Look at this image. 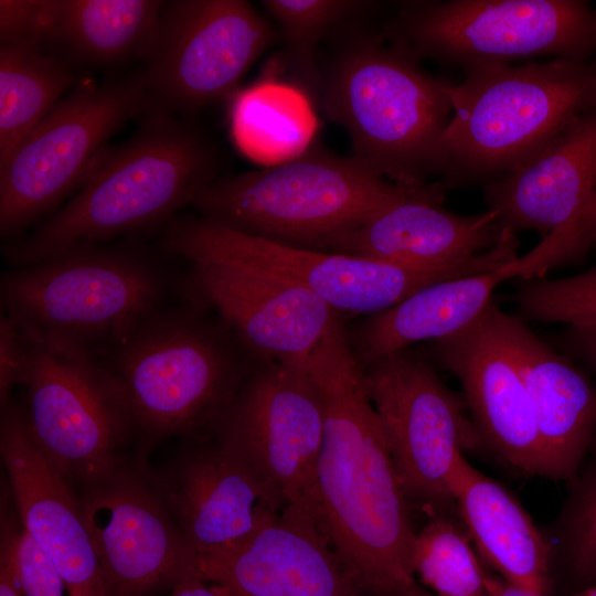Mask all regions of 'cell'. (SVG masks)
<instances>
[{
    "instance_id": "cell-20",
    "label": "cell",
    "mask_w": 596,
    "mask_h": 596,
    "mask_svg": "<svg viewBox=\"0 0 596 596\" xmlns=\"http://www.w3.org/2000/svg\"><path fill=\"white\" fill-rule=\"evenodd\" d=\"M443 193L441 184H429L336 238L328 249L418 270L458 268L489 259L509 230L490 210L476 215L447 211L441 205Z\"/></svg>"
},
{
    "instance_id": "cell-40",
    "label": "cell",
    "mask_w": 596,
    "mask_h": 596,
    "mask_svg": "<svg viewBox=\"0 0 596 596\" xmlns=\"http://www.w3.org/2000/svg\"><path fill=\"white\" fill-rule=\"evenodd\" d=\"M486 588L487 596H541L488 574L486 577Z\"/></svg>"
},
{
    "instance_id": "cell-10",
    "label": "cell",
    "mask_w": 596,
    "mask_h": 596,
    "mask_svg": "<svg viewBox=\"0 0 596 596\" xmlns=\"http://www.w3.org/2000/svg\"><path fill=\"white\" fill-rule=\"evenodd\" d=\"M142 77L81 84L62 98L0 166V232L13 237L77 184L106 141L142 110Z\"/></svg>"
},
{
    "instance_id": "cell-17",
    "label": "cell",
    "mask_w": 596,
    "mask_h": 596,
    "mask_svg": "<svg viewBox=\"0 0 596 596\" xmlns=\"http://www.w3.org/2000/svg\"><path fill=\"white\" fill-rule=\"evenodd\" d=\"M200 576L228 596H359L316 521L269 510L234 546L198 558Z\"/></svg>"
},
{
    "instance_id": "cell-44",
    "label": "cell",
    "mask_w": 596,
    "mask_h": 596,
    "mask_svg": "<svg viewBox=\"0 0 596 596\" xmlns=\"http://www.w3.org/2000/svg\"><path fill=\"white\" fill-rule=\"evenodd\" d=\"M593 247H596V240H595V243H594V246Z\"/></svg>"
},
{
    "instance_id": "cell-42",
    "label": "cell",
    "mask_w": 596,
    "mask_h": 596,
    "mask_svg": "<svg viewBox=\"0 0 596 596\" xmlns=\"http://www.w3.org/2000/svg\"><path fill=\"white\" fill-rule=\"evenodd\" d=\"M404 596H435V595H433L432 593L425 592L415 585Z\"/></svg>"
},
{
    "instance_id": "cell-16",
    "label": "cell",
    "mask_w": 596,
    "mask_h": 596,
    "mask_svg": "<svg viewBox=\"0 0 596 596\" xmlns=\"http://www.w3.org/2000/svg\"><path fill=\"white\" fill-rule=\"evenodd\" d=\"M191 264L199 302L219 315L255 361L305 363L339 312L264 270L224 262Z\"/></svg>"
},
{
    "instance_id": "cell-34",
    "label": "cell",
    "mask_w": 596,
    "mask_h": 596,
    "mask_svg": "<svg viewBox=\"0 0 596 596\" xmlns=\"http://www.w3.org/2000/svg\"><path fill=\"white\" fill-rule=\"evenodd\" d=\"M52 0H1V46L42 51L50 41Z\"/></svg>"
},
{
    "instance_id": "cell-35",
    "label": "cell",
    "mask_w": 596,
    "mask_h": 596,
    "mask_svg": "<svg viewBox=\"0 0 596 596\" xmlns=\"http://www.w3.org/2000/svg\"><path fill=\"white\" fill-rule=\"evenodd\" d=\"M18 555L26 596H63L65 585L60 573L23 528Z\"/></svg>"
},
{
    "instance_id": "cell-3",
    "label": "cell",
    "mask_w": 596,
    "mask_h": 596,
    "mask_svg": "<svg viewBox=\"0 0 596 596\" xmlns=\"http://www.w3.org/2000/svg\"><path fill=\"white\" fill-rule=\"evenodd\" d=\"M216 155L198 132L160 116L104 149L78 192L31 235L3 249L13 267L163 222L216 179Z\"/></svg>"
},
{
    "instance_id": "cell-38",
    "label": "cell",
    "mask_w": 596,
    "mask_h": 596,
    "mask_svg": "<svg viewBox=\"0 0 596 596\" xmlns=\"http://www.w3.org/2000/svg\"><path fill=\"white\" fill-rule=\"evenodd\" d=\"M561 342L573 356L596 373V327H568Z\"/></svg>"
},
{
    "instance_id": "cell-14",
    "label": "cell",
    "mask_w": 596,
    "mask_h": 596,
    "mask_svg": "<svg viewBox=\"0 0 596 596\" xmlns=\"http://www.w3.org/2000/svg\"><path fill=\"white\" fill-rule=\"evenodd\" d=\"M278 36L245 0L166 2L141 77L167 105L195 110L232 93Z\"/></svg>"
},
{
    "instance_id": "cell-4",
    "label": "cell",
    "mask_w": 596,
    "mask_h": 596,
    "mask_svg": "<svg viewBox=\"0 0 596 596\" xmlns=\"http://www.w3.org/2000/svg\"><path fill=\"white\" fill-rule=\"evenodd\" d=\"M196 307H162L104 350L135 432H213L254 365L230 328Z\"/></svg>"
},
{
    "instance_id": "cell-24",
    "label": "cell",
    "mask_w": 596,
    "mask_h": 596,
    "mask_svg": "<svg viewBox=\"0 0 596 596\" xmlns=\"http://www.w3.org/2000/svg\"><path fill=\"white\" fill-rule=\"evenodd\" d=\"M448 491L481 557L503 581L545 596L551 549L518 500L465 454L454 460Z\"/></svg>"
},
{
    "instance_id": "cell-22",
    "label": "cell",
    "mask_w": 596,
    "mask_h": 596,
    "mask_svg": "<svg viewBox=\"0 0 596 596\" xmlns=\"http://www.w3.org/2000/svg\"><path fill=\"white\" fill-rule=\"evenodd\" d=\"M500 337L523 379L541 441L545 476L573 479L596 436V387L571 360L521 320L493 309Z\"/></svg>"
},
{
    "instance_id": "cell-12",
    "label": "cell",
    "mask_w": 596,
    "mask_h": 596,
    "mask_svg": "<svg viewBox=\"0 0 596 596\" xmlns=\"http://www.w3.org/2000/svg\"><path fill=\"white\" fill-rule=\"evenodd\" d=\"M323 427L321 394L306 362L269 360L254 362L213 432L285 507L316 521Z\"/></svg>"
},
{
    "instance_id": "cell-41",
    "label": "cell",
    "mask_w": 596,
    "mask_h": 596,
    "mask_svg": "<svg viewBox=\"0 0 596 596\" xmlns=\"http://www.w3.org/2000/svg\"><path fill=\"white\" fill-rule=\"evenodd\" d=\"M575 596H596V582L584 587L578 594Z\"/></svg>"
},
{
    "instance_id": "cell-6",
    "label": "cell",
    "mask_w": 596,
    "mask_h": 596,
    "mask_svg": "<svg viewBox=\"0 0 596 596\" xmlns=\"http://www.w3.org/2000/svg\"><path fill=\"white\" fill-rule=\"evenodd\" d=\"M428 185L401 187L351 156L308 147L279 164L216 178L192 205L203 219L227 228L287 246L323 251L336 238Z\"/></svg>"
},
{
    "instance_id": "cell-32",
    "label": "cell",
    "mask_w": 596,
    "mask_h": 596,
    "mask_svg": "<svg viewBox=\"0 0 596 596\" xmlns=\"http://www.w3.org/2000/svg\"><path fill=\"white\" fill-rule=\"evenodd\" d=\"M562 556L574 579L596 582V453L574 483L560 521Z\"/></svg>"
},
{
    "instance_id": "cell-15",
    "label": "cell",
    "mask_w": 596,
    "mask_h": 596,
    "mask_svg": "<svg viewBox=\"0 0 596 596\" xmlns=\"http://www.w3.org/2000/svg\"><path fill=\"white\" fill-rule=\"evenodd\" d=\"M78 497L107 596H155L199 574L196 554L145 476L125 467Z\"/></svg>"
},
{
    "instance_id": "cell-18",
    "label": "cell",
    "mask_w": 596,
    "mask_h": 596,
    "mask_svg": "<svg viewBox=\"0 0 596 596\" xmlns=\"http://www.w3.org/2000/svg\"><path fill=\"white\" fill-rule=\"evenodd\" d=\"M492 301L464 329L432 341L437 362L460 382L482 440L510 466L545 476L539 432L518 365L497 329Z\"/></svg>"
},
{
    "instance_id": "cell-1",
    "label": "cell",
    "mask_w": 596,
    "mask_h": 596,
    "mask_svg": "<svg viewBox=\"0 0 596 596\" xmlns=\"http://www.w3.org/2000/svg\"><path fill=\"white\" fill-rule=\"evenodd\" d=\"M306 368L324 409L317 524L359 595L404 596L416 585L409 501L340 313Z\"/></svg>"
},
{
    "instance_id": "cell-27",
    "label": "cell",
    "mask_w": 596,
    "mask_h": 596,
    "mask_svg": "<svg viewBox=\"0 0 596 596\" xmlns=\"http://www.w3.org/2000/svg\"><path fill=\"white\" fill-rule=\"evenodd\" d=\"M231 123L241 151L268 167L304 152L316 129L306 95L287 84L269 81L257 83L234 98Z\"/></svg>"
},
{
    "instance_id": "cell-11",
    "label": "cell",
    "mask_w": 596,
    "mask_h": 596,
    "mask_svg": "<svg viewBox=\"0 0 596 596\" xmlns=\"http://www.w3.org/2000/svg\"><path fill=\"white\" fill-rule=\"evenodd\" d=\"M166 247L190 263L224 262L264 270L311 291L337 311L376 313L438 281L489 272L492 260L411 269L377 259L283 245L203 217L171 224Z\"/></svg>"
},
{
    "instance_id": "cell-8",
    "label": "cell",
    "mask_w": 596,
    "mask_h": 596,
    "mask_svg": "<svg viewBox=\"0 0 596 596\" xmlns=\"http://www.w3.org/2000/svg\"><path fill=\"white\" fill-rule=\"evenodd\" d=\"M419 60L461 66L596 54V9L584 0L408 1L386 24Z\"/></svg>"
},
{
    "instance_id": "cell-26",
    "label": "cell",
    "mask_w": 596,
    "mask_h": 596,
    "mask_svg": "<svg viewBox=\"0 0 596 596\" xmlns=\"http://www.w3.org/2000/svg\"><path fill=\"white\" fill-rule=\"evenodd\" d=\"M164 4L158 0H52L50 43L94 64L143 57Z\"/></svg>"
},
{
    "instance_id": "cell-13",
    "label": "cell",
    "mask_w": 596,
    "mask_h": 596,
    "mask_svg": "<svg viewBox=\"0 0 596 596\" xmlns=\"http://www.w3.org/2000/svg\"><path fill=\"white\" fill-rule=\"evenodd\" d=\"M362 369L408 501L439 513L454 503L448 478L456 456L482 440L476 425L429 362L411 348Z\"/></svg>"
},
{
    "instance_id": "cell-7",
    "label": "cell",
    "mask_w": 596,
    "mask_h": 596,
    "mask_svg": "<svg viewBox=\"0 0 596 596\" xmlns=\"http://www.w3.org/2000/svg\"><path fill=\"white\" fill-rule=\"evenodd\" d=\"M167 291L168 278L152 260L97 245L15 267L0 285L4 315L28 338L95 354L164 307Z\"/></svg>"
},
{
    "instance_id": "cell-43",
    "label": "cell",
    "mask_w": 596,
    "mask_h": 596,
    "mask_svg": "<svg viewBox=\"0 0 596 596\" xmlns=\"http://www.w3.org/2000/svg\"><path fill=\"white\" fill-rule=\"evenodd\" d=\"M590 63H592V65H593L595 72H596V54H595V56L590 60Z\"/></svg>"
},
{
    "instance_id": "cell-9",
    "label": "cell",
    "mask_w": 596,
    "mask_h": 596,
    "mask_svg": "<svg viewBox=\"0 0 596 596\" xmlns=\"http://www.w3.org/2000/svg\"><path fill=\"white\" fill-rule=\"evenodd\" d=\"M28 338V337H26ZM29 339L21 384L26 430L44 459L82 488L127 467L121 448L135 432L113 377L89 350Z\"/></svg>"
},
{
    "instance_id": "cell-30",
    "label": "cell",
    "mask_w": 596,
    "mask_h": 596,
    "mask_svg": "<svg viewBox=\"0 0 596 596\" xmlns=\"http://www.w3.org/2000/svg\"><path fill=\"white\" fill-rule=\"evenodd\" d=\"M268 15L279 25L287 58L297 76L310 88L320 87L316 51L333 26L365 12L374 3L359 0H265Z\"/></svg>"
},
{
    "instance_id": "cell-21",
    "label": "cell",
    "mask_w": 596,
    "mask_h": 596,
    "mask_svg": "<svg viewBox=\"0 0 596 596\" xmlns=\"http://www.w3.org/2000/svg\"><path fill=\"white\" fill-rule=\"evenodd\" d=\"M158 487L198 558L234 546L269 510L285 508L253 468L219 440L188 454Z\"/></svg>"
},
{
    "instance_id": "cell-5",
    "label": "cell",
    "mask_w": 596,
    "mask_h": 596,
    "mask_svg": "<svg viewBox=\"0 0 596 596\" xmlns=\"http://www.w3.org/2000/svg\"><path fill=\"white\" fill-rule=\"evenodd\" d=\"M445 187L498 180L596 109V72L565 58L465 70L449 84Z\"/></svg>"
},
{
    "instance_id": "cell-33",
    "label": "cell",
    "mask_w": 596,
    "mask_h": 596,
    "mask_svg": "<svg viewBox=\"0 0 596 596\" xmlns=\"http://www.w3.org/2000/svg\"><path fill=\"white\" fill-rule=\"evenodd\" d=\"M596 240V193L588 204L560 231L542 238L523 255L530 278H541L555 266L575 260L594 246Z\"/></svg>"
},
{
    "instance_id": "cell-36",
    "label": "cell",
    "mask_w": 596,
    "mask_h": 596,
    "mask_svg": "<svg viewBox=\"0 0 596 596\" xmlns=\"http://www.w3.org/2000/svg\"><path fill=\"white\" fill-rule=\"evenodd\" d=\"M30 352V342L24 332L8 316L0 320V400L1 409L10 404V393L20 385Z\"/></svg>"
},
{
    "instance_id": "cell-31",
    "label": "cell",
    "mask_w": 596,
    "mask_h": 596,
    "mask_svg": "<svg viewBox=\"0 0 596 596\" xmlns=\"http://www.w3.org/2000/svg\"><path fill=\"white\" fill-rule=\"evenodd\" d=\"M530 319L568 327H596V264L571 277L523 280L517 294Z\"/></svg>"
},
{
    "instance_id": "cell-25",
    "label": "cell",
    "mask_w": 596,
    "mask_h": 596,
    "mask_svg": "<svg viewBox=\"0 0 596 596\" xmlns=\"http://www.w3.org/2000/svg\"><path fill=\"white\" fill-rule=\"evenodd\" d=\"M515 260L489 272L430 284L395 306L369 315L348 333L358 362L364 368L416 342L435 341L464 329L488 307L497 286L518 278Z\"/></svg>"
},
{
    "instance_id": "cell-29",
    "label": "cell",
    "mask_w": 596,
    "mask_h": 596,
    "mask_svg": "<svg viewBox=\"0 0 596 596\" xmlns=\"http://www.w3.org/2000/svg\"><path fill=\"white\" fill-rule=\"evenodd\" d=\"M414 576L435 596H487L486 577L470 539L451 519L430 514L416 532L411 553Z\"/></svg>"
},
{
    "instance_id": "cell-23",
    "label": "cell",
    "mask_w": 596,
    "mask_h": 596,
    "mask_svg": "<svg viewBox=\"0 0 596 596\" xmlns=\"http://www.w3.org/2000/svg\"><path fill=\"white\" fill-rule=\"evenodd\" d=\"M596 193V109L507 175L485 185L500 225L542 238L566 226Z\"/></svg>"
},
{
    "instance_id": "cell-19",
    "label": "cell",
    "mask_w": 596,
    "mask_h": 596,
    "mask_svg": "<svg viewBox=\"0 0 596 596\" xmlns=\"http://www.w3.org/2000/svg\"><path fill=\"white\" fill-rule=\"evenodd\" d=\"M1 458L25 530L60 573L70 596H107L79 497L32 441L22 411L3 409Z\"/></svg>"
},
{
    "instance_id": "cell-2",
    "label": "cell",
    "mask_w": 596,
    "mask_h": 596,
    "mask_svg": "<svg viewBox=\"0 0 596 596\" xmlns=\"http://www.w3.org/2000/svg\"><path fill=\"white\" fill-rule=\"evenodd\" d=\"M450 81L426 72L406 47L361 34L320 79L321 106L349 136L355 160L405 188H424L446 164Z\"/></svg>"
},
{
    "instance_id": "cell-39",
    "label": "cell",
    "mask_w": 596,
    "mask_h": 596,
    "mask_svg": "<svg viewBox=\"0 0 596 596\" xmlns=\"http://www.w3.org/2000/svg\"><path fill=\"white\" fill-rule=\"evenodd\" d=\"M167 596H228L215 584H207L199 574L177 584Z\"/></svg>"
},
{
    "instance_id": "cell-28",
    "label": "cell",
    "mask_w": 596,
    "mask_h": 596,
    "mask_svg": "<svg viewBox=\"0 0 596 596\" xmlns=\"http://www.w3.org/2000/svg\"><path fill=\"white\" fill-rule=\"evenodd\" d=\"M73 74L38 50H0V166L60 102Z\"/></svg>"
},
{
    "instance_id": "cell-37",
    "label": "cell",
    "mask_w": 596,
    "mask_h": 596,
    "mask_svg": "<svg viewBox=\"0 0 596 596\" xmlns=\"http://www.w3.org/2000/svg\"><path fill=\"white\" fill-rule=\"evenodd\" d=\"M21 530L2 517L0 539V596H26L20 563L19 539Z\"/></svg>"
}]
</instances>
